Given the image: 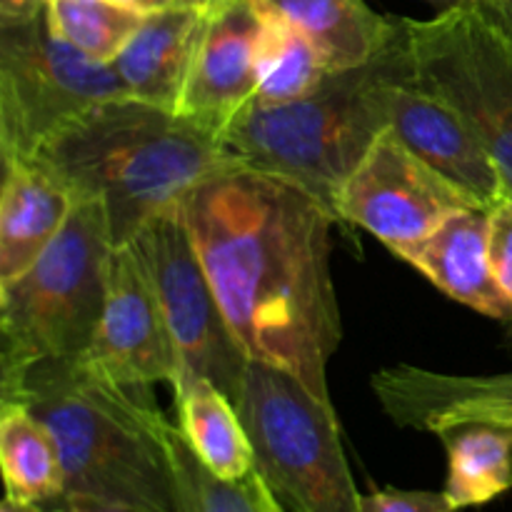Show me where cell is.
<instances>
[{
    "label": "cell",
    "instance_id": "e0dca14e",
    "mask_svg": "<svg viewBox=\"0 0 512 512\" xmlns=\"http://www.w3.org/2000/svg\"><path fill=\"white\" fill-rule=\"evenodd\" d=\"M205 3L145 15L138 33L110 63L130 98L178 110L203 30Z\"/></svg>",
    "mask_w": 512,
    "mask_h": 512
},
{
    "label": "cell",
    "instance_id": "d6a6232c",
    "mask_svg": "<svg viewBox=\"0 0 512 512\" xmlns=\"http://www.w3.org/2000/svg\"><path fill=\"white\" fill-rule=\"evenodd\" d=\"M510 38H512V35H510Z\"/></svg>",
    "mask_w": 512,
    "mask_h": 512
},
{
    "label": "cell",
    "instance_id": "9c48e42d",
    "mask_svg": "<svg viewBox=\"0 0 512 512\" xmlns=\"http://www.w3.org/2000/svg\"><path fill=\"white\" fill-rule=\"evenodd\" d=\"M130 243L158 293L178 368L208 378L238 405L250 358L220 308L180 203L148 220Z\"/></svg>",
    "mask_w": 512,
    "mask_h": 512
},
{
    "label": "cell",
    "instance_id": "7402d4cb",
    "mask_svg": "<svg viewBox=\"0 0 512 512\" xmlns=\"http://www.w3.org/2000/svg\"><path fill=\"white\" fill-rule=\"evenodd\" d=\"M258 90L255 103L280 105L305 98L325 83L333 70L310 38L300 33L268 0H258Z\"/></svg>",
    "mask_w": 512,
    "mask_h": 512
},
{
    "label": "cell",
    "instance_id": "52a82bcc",
    "mask_svg": "<svg viewBox=\"0 0 512 512\" xmlns=\"http://www.w3.org/2000/svg\"><path fill=\"white\" fill-rule=\"evenodd\" d=\"M400 20L415 83L475 130L512 198V38L473 3Z\"/></svg>",
    "mask_w": 512,
    "mask_h": 512
},
{
    "label": "cell",
    "instance_id": "ffe728a7",
    "mask_svg": "<svg viewBox=\"0 0 512 512\" xmlns=\"http://www.w3.org/2000/svg\"><path fill=\"white\" fill-rule=\"evenodd\" d=\"M435 435L448 453L443 493L455 510L480 508L512 490V423L460 420Z\"/></svg>",
    "mask_w": 512,
    "mask_h": 512
},
{
    "label": "cell",
    "instance_id": "cb8c5ba5",
    "mask_svg": "<svg viewBox=\"0 0 512 512\" xmlns=\"http://www.w3.org/2000/svg\"><path fill=\"white\" fill-rule=\"evenodd\" d=\"M163 435L173 465L175 512H260L250 478L235 483L210 473L170 420Z\"/></svg>",
    "mask_w": 512,
    "mask_h": 512
},
{
    "label": "cell",
    "instance_id": "d4e9b609",
    "mask_svg": "<svg viewBox=\"0 0 512 512\" xmlns=\"http://www.w3.org/2000/svg\"><path fill=\"white\" fill-rule=\"evenodd\" d=\"M360 512H458L448 495L433 490L385 488L360 498Z\"/></svg>",
    "mask_w": 512,
    "mask_h": 512
},
{
    "label": "cell",
    "instance_id": "5b68a950",
    "mask_svg": "<svg viewBox=\"0 0 512 512\" xmlns=\"http://www.w3.org/2000/svg\"><path fill=\"white\" fill-rule=\"evenodd\" d=\"M110 250L103 203L75 198L48 250L0 285V390L40 363L83 358L103 313Z\"/></svg>",
    "mask_w": 512,
    "mask_h": 512
},
{
    "label": "cell",
    "instance_id": "6da1fadb",
    "mask_svg": "<svg viewBox=\"0 0 512 512\" xmlns=\"http://www.w3.org/2000/svg\"><path fill=\"white\" fill-rule=\"evenodd\" d=\"M180 208L245 355L330 403L328 363L343 340L330 270L338 218L305 190L243 168L200 183Z\"/></svg>",
    "mask_w": 512,
    "mask_h": 512
},
{
    "label": "cell",
    "instance_id": "277c9868",
    "mask_svg": "<svg viewBox=\"0 0 512 512\" xmlns=\"http://www.w3.org/2000/svg\"><path fill=\"white\" fill-rule=\"evenodd\" d=\"M408 70L400 20L398 35L378 58L335 70L293 103L253 100L220 130V143L238 168L285 180L335 215L343 183L390 125V88Z\"/></svg>",
    "mask_w": 512,
    "mask_h": 512
},
{
    "label": "cell",
    "instance_id": "30bf717a",
    "mask_svg": "<svg viewBox=\"0 0 512 512\" xmlns=\"http://www.w3.org/2000/svg\"><path fill=\"white\" fill-rule=\"evenodd\" d=\"M473 205L483 203L423 163L388 125L340 188L335 215L368 230L400 258L450 215Z\"/></svg>",
    "mask_w": 512,
    "mask_h": 512
},
{
    "label": "cell",
    "instance_id": "5bb4252c",
    "mask_svg": "<svg viewBox=\"0 0 512 512\" xmlns=\"http://www.w3.org/2000/svg\"><path fill=\"white\" fill-rule=\"evenodd\" d=\"M373 393L398 428L438 433L460 420L512 423V373L450 375L393 365L373 375Z\"/></svg>",
    "mask_w": 512,
    "mask_h": 512
},
{
    "label": "cell",
    "instance_id": "1f68e13d",
    "mask_svg": "<svg viewBox=\"0 0 512 512\" xmlns=\"http://www.w3.org/2000/svg\"><path fill=\"white\" fill-rule=\"evenodd\" d=\"M425 3L435 5L438 10H450V8H458V5L470 3V0H425Z\"/></svg>",
    "mask_w": 512,
    "mask_h": 512
},
{
    "label": "cell",
    "instance_id": "f1b7e54d",
    "mask_svg": "<svg viewBox=\"0 0 512 512\" xmlns=\"http://www.w3.org/2000/svg\"><path fill=\"white\" fill-rule=\"evenodd\" d=\"M250 483H253V490H255V498H258L260 512H293L288 508V505L283 503V500L278 498V495L273 493V490L268 488V483H265V480L260 478L258 473L250 475Z\"/></svg>",
    "mask_w": 512,
    "mask_h": 512
},
{
    "label": "cell",
    "instance_id": "4fadbf2b",
    "mask_svg": "<svg viewBox=\"0 0 512 512\" xmlns=\"http://www.w3.org/2000/svg\"><path fill=\"white\" fill-rule=\"evenodd\" d=\"M390 128L423 163L478 203L493 208L505 198L503 175L483 140L458 110L415 83L413 65L390 88Z\"/></svg>",
    "mask_w": 512,
    "mask_h": 512
},
{
    "label": "cell",
    "instance_id": "f546056e",
    "mask_svg": "<svg viewBox=\"0 0 512 512\" xmlns=\"http://www.w3.org/2000/svg\"><path fill=\"white\" fill-rule=\"evenodd\" d=\"M123 3L135 5V8L145 10V13H155V10L183 8V5H198V3H205V0H123Z\"/></svg>",
    "mask_w": 512,
    "mask_h": 512
},
{
    "label": "cell",
    "instance_id": "2e32d148",
    "mask_svg": "<svg viewBox=\"0 0 512 512\" xmlns=\"http://www.w3.org/2000/svg\"><path fill=\"white\" fill-rule=\"evenodd\" d=\"M75 195L38 160L3 163L0 190V285L23 275L58 238Z\"/></svg>",
    "mask_w": 512,
    "mask_h": 512
},
{
    "label": "cell",
    "instance_id": "ac0fdd59",
    "mask_svg": "<svg viewBox=\"0 0 512 512\" xmlns=\"http://www.w3.org/2000/svg\"><path fill=\"white\" fill-rule=\"evenodd\" d=\"M170 388L178 430L200 463L223 480H248L255 473V453L238 405L208 378L183 368Z\"/></svg>",
    "mask_w": 512,
    "mask_h": 512
},
{
    "label": "cell",
    "instance_id": "d6986e66",
    "mask_svg": "<svg viewBox=\"0 0 512 512\" xmlns=\"http://www.w3.org/2000/svg\"><path fill=\"white\" fill-rule=\"evenodd\" d=\"M318 48L328 68L348 70L378 58L395 40L400 20L385 18L365 0H268Z\"/></svg>",
    "mask_w": 512,
    "mask_h": 512
},
{
    "label": "cell",
    "instance_id": "484cf974",
    "mask_svg": "<svg viewBox=\"0 0 512 512\" xmlns=\"http://www.w3.org/2000/svg\"><path fill=\"white\" fill-rule=\"evenodd\" d=\"M490 265L512 303V198L498 200L490 208Z\"/></svg>",
    "mask_w": 512,
    "mask_h": 512
},
{
    "label": "cell",
    "instance_id": "7a4b0ae2",
    "mask_svg": "<svg viewBox=\"0 0 512 512\" xmlns=\"http://www.w3.org/2000/svg\"><path fill=\"white\" fill-rule=\"evenodd\" d=\"M30 160L75 198L103 203L113 245L130 243L148 220L183 203L208 178L238 168L215 130L130 95L80 113Z\"/></svg>",
    "mask_w": 512,
    "mask_h": 512
},
{
    "label": "cell",
    "instance_id": "7c38bea8",
    "mask_svg": "<svg viewBox=\"0 0 512 512\" xmlns=\"http://www.w3.org/2000/svg\"><path fill=\"white\" fill-rule=\"evenodd\" d=\"M258 0H208L178 113L220 130L258 90Z\"/></svg>",
    "mask_w": 512,
    "mask_h": 512
},
{
    "label": "cell",
    "instance_id": "8fae6325",
    "mask_svg": "<svg viewBox=\"0 0 512 512\" xmlns=\"http://www.w3.org/2000/svg\"><path fill=\"white\" fill-rule=\"evenodd\" d=\"M78 363L130 388L173 385L178 375L173 335L133 243L113 245L110 250L103 313L90 348Z\"/></svg>",
    "mask_w": 512,
    "mask_h": 512
},
{
    "label": "cell",
    "instance_id": "ba28073f",
    "mask_svg": "<svg viewBox=\"0 0 512 512\" xmlns=\"http://www.w3.org/2000/svg\"><path fill=\"white\" fill-rule=\"evenodd\" d=\"M125 93L110 63L60 40L45 8L0 23V160H30L63 125Z\"/></svg>",
    "mask_w": 512,
    "mask_h": 512
},
{
    "label": "cell",
    "instance_id": "4316f807",
    "mask_svg": "<svg viewBox=\"0 0 512 512\" xmlns=\"http://www.w3.org/2000/svg\"><path fill=\"white\" fill-rule=\"evenodd\" d=\"M45 0H0V23L28 20L43 10Z\"/></svg>",
    "mask_w": 512,
    "mask_h": 512
},
{
    "label": "cell",
    "instance_id": "8992f818",
    "mask_svg": "<svg viewBox=\"0 0 512 512\" xmlns=\"http://www.w3.org/2000/svg\"><path fill=\"white\" fill-rule=\"evenodd\" d=\"M238 413L255 473L293 512H360L333 403L315 398L285 370L250 360Z\"/></svg>",
    "mask_w": 512,
    "mask_h": 512
},
{
    "label": "cell",
    "instance_id": "603a6c76",
    "mask_svg": "<svg viewBox=\"0 0 512 512\" xmlns=\"http://www.w3.org/2000/svg\"><path fill=\"white\" fill-rule=\"evenodd\" d=\"M43 8L60 40L100 63H113L148 15L123 0H45Z\"/></svg>",
    "mask_w": 512,
    "mask_h": 512
},
{
    "label": "cell",
    "instance_id": "83f0119b",
    "mask_svg": "<svg viewBox=\"0 0 512 512\" xmlns=\"http://www.w3.org/2000/svg\"><path fill=\"white\" fill-rule=\"evenodd\" d=\"M470 3L478 5L505 33L512 35V0H470Z\"/></svg>",
    "mask_w": 512,
    "mask_h": 512
},
{
    "label": "cell",
    "instance_id": "3957f363",
    "mask_svg": "<svg viewBox=\"0 0 512 512\" xmlns=\"http://www.w3.org/2000/svg\"><path fill=\"white\" fill-rule=\"evenodd\" d=\"M0 400H20L50 430L63 463V498L125 512H175L163 435L168 418L153 388L118 385L78 360H48L0 390Z\"/></svg>",
    "mask_w": 512,
    "mask_h": 512
},
{
    "label": "cell",
    "instance_id": "9a60e30c",
    "mask_svg": "<svg viewBox=\"0 0 512 512\" xmlns=\"http://www.w3.org/2000/svg\"><path fill=\"white\" fill-rule=\"evenodd\" d=\"M400 260L413 265L448 298L485 318L512 323V303L490 265V208L473 205L450 215Z\"/></svg>",
    "mask_w": 512,
    "mask_h": 512
},
{
    "label": "cell",
    "instance_id": "44dd1931",
    "mask_svg": "<svg viewBox=\"0 0 512 512\" xmlns=\"http://www.w3.org/2000/svg\"><path fill=\"white\" fill-rule=\"evenodd\" d=\"M0 468L8 498L28 503L63 498L65 475L58 445L20 400H0Z\"/></svg>",
    "mask_w": 512,
    "mask_h": 512
},
{
    "label": "cell",
    "instance_id": "4dcf8cb0",
    "mask_svg": "<svg viewBox=\"0 0 512 512\" xmlns=\"http://www.w3.org/2000/svg\"><path fill=\"white\" fill-rule=\"evenodd\" d=\"M0 512H55L53 500L50 503H28V500H15L5 495Z\"/></svg>",
    "mask_w": 512,
    "mask_h": 512
}]
</instances>
